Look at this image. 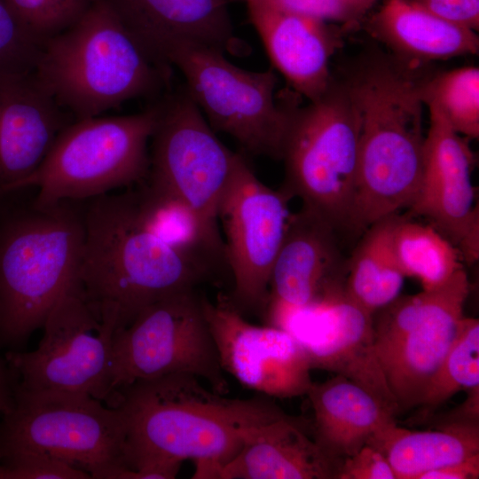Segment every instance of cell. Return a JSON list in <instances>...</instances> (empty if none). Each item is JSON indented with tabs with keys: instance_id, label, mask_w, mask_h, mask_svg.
I'll list each match as a JSON object with an SVG mask.
<instances>
[{
	"instance_id": "obj_35",
	"label": "cell",
	"mask_w": 479,
	"mask_h": 479,
	"mask_svg": "<svg viewBox=\"0 0 479 479\" xmlns=\"http://www.w3.org/2000/svg\"><path fill=\"white\" fill-rule=\"evenodd\" d=\"M336 479H397L385 455L365 444L355 453L343 459Z\"/></svg>"
},
{
	"instance_id": "obj_2",
	"label": "cell",
	"mask_w": 479,
	"mask_h": 479,
	"mask_svg": "<svg viewBox=\"0 0 479 479\" xmlns=\"http://www.w3.org/2000/svg\"><path fill=\"white\" fill-rule=\"evenodd\" d=\"M83 223L79 282L116 330L148 305L196 289L215 274V266L169 246L143 224L134 191L92 199Z\"/></svg>"
},
{
	"instance_id": "obj_36",
	"label": "cell",
	"mask_w": 479,
	"mask_h": 479,
	"mask_svg": "<svg viewBox=\"0 0 479 479\" xmlns=\"http://www.w3.org/2000/svg\"><path fill=\"white\" fill-rule=\"evenodd\" d=\"M437 17L475 32L479 29V0H415Z\"/></svg>"
},
{
	"instance_id": "obj_9",
	"label": "cell",
	"mask_w": 479,
	"mask_h": 479,
	"mask_svg": "<svg viewBox=\"0 0 479 479\" xmlns=\"http://www.w3.org/2000/svg\"><path fill=\"white\" fill-rule=\"evenodd\" d=\"M185 79V90L211 128L228 134L252 155L281 160L294 108L276 100L273 69L249 71L219 50L177 44L163 55Z\"/></svg>"
},
{
	"instance_id": "obj_12",
	"label": "cell",
	"mask_w": 479,
	"mask_h": 479,
	"mask_svg": "<svg viewBox=\"0 0 479 479\" xmlns=\"http://www.w3.org/2000/svg\"><path fill=\"white\" fill-rule=\"evenodd\" d=\"M176 373L192 374L220 394L228 392L196 289L148 305L113 337V394L136 381Z\"/></svg>"
},
{
	"instance_id": "obj_16",
	"label": "cell",
	"mask_w": 479,
	"mask_h": 479,
	"mask_svg": "<svg viewBox=\"0 0 479 479\" xmlns=\"http://www.w3.org/2000/svg\"><path fill=\"white\" fill-rule=\"evenodd\" d=\"M202 304L224 372L266 397L307 394L313 382L312 369L289 333L268 324L249 323L225 297L213 302L202 296Z\"/></svg>"
},
{
	"instance_id": "obj_1",
	"label": "cell",
	"mask_w": 479,
	"mask_h": 479,
	"mask_svg": "<svg viewBox=\"0 0 479 479\" xmlns=\"http://www.w3.org/2000/svg\"><path fill=\"white\" fill-rule=\"evenodd\" d=\"M122 417L124 466L106 479H133L145 468L195 462L193 478H212L263 425L286 412L267 397L231 398L176 373L138 380L106 403Z\"/></svg>"
},
{
	"instance_id": "obj_7",
	"label": "cell",
	"mask_w": 479,
	"mask_h": 479,
	"mask_svg": "<svg viewBox=\"0 0 479 479\" xmlns=\"http://www.w3.org/2000/svg\"><path fill=\"white\" fill-rule=\"evenodd\" d=\"M359 130L348 84L333 81L318 98L294 108L283 148L281 188L338 232H352Z\"/></svg>"
},
{
	"instance_id": "obj_17",
	"label": "cell",
	"mask_w": 479,
	"mask_h": 479,
	"mask_svg": "<svg viewBox=\"0 0 479 479\" xmlns=\"http://www.w3.org/2000/svg\"><path fill=\"white\" fill-rule=\"evenodd\" d=\"M423 168L417 198L408 212L426 218L459 249L468 263L478 260L479 212L471 174L474 154L466 137L428 106Z\"/></svg>"
},
{
	"instance_id": "obj_4",
	"label": "cell",
	"mask_w": 479,
	"mask_h": 479,
	"mask_svg": "<svg viewBox=\"0 0 479 479\" xmlns=\"http://www.w3.org/2000/svg\"><path fill=\"white\" fill-rule=\"evenodd\" d=\"M33 73L74 120L156 96L168 79V67L146 53L106 0L46 40Z\"/></svg>"
},
{
	"instance_id": "obj_22",
	"label": "cell",
	"mask_w": 479,
	"mask_h": 479,
	"mask_svg": "<svg viewBox=\"0 0 479 479\" xmlns=\"http://www.w3.org/2000/svg\"><path fill=\"white\" fill-rule=\"evenodd\" d=\"M339 465L287 413L261 427L212 478L336 479Z\"/></svg>"
},
{
	"instance_id": "obj_29",
	"label": "cell",
	"mask_w": 479,
	"mask_h": 479,
	"mask_svg": "<svg viewBox=\"0 0 479 479\" xmlns=\"http://www.w3.org/2000/svg\"><path fill=\"white\" fill-rule=\"evenodd\" d=\"M479 320L462 318L449 350L431 377L417 407L426 416L459 390L479 386Z\"/></svg>"
},
{
	"instance_id": "obj_14",
	"label": "cell",
	"mask_w": 479,
	"mask_h": 479,
	"mask_svg": "<svg viewBox=\"0 0 479 479\" xmlns=\"http://www.w3.org/2000/svg\"><path fill=\"white\" fill-rule=\"evenodd\" d=\"M293 199L281 187L261 182L238 153L234 169L218 208V222L225 235L224 256L233 279L225 297L241 314L263 316L271 270L283 243Z\"/></svg>"
},
{
	"instance_id": "obj_8",
	"label": "cell",
	"mask_w": 479,
	"mask_h": 479,
	"mask_svg": "<svg viewBox=\"0 0 479 479\" xmlns=\"http://www.w3.org/2000/svg\"><path fill=\"white\" fill-rule=\"evenodd\" d=\"M124 430L119 411L82 394L37 392L17 386L0 420V460L42 454L67 461L92 479L122 467Z\"/></svg>"
},
{
	"instance_id": "obj_24",
	"label": "cell",
	"mask_w": 479,
	"mask_h": 479,
	"mask_svg": "<svg viewBox=\"0 0 479 479\" xmlns=\"http://www.w3.org/2000/svg\"><path fill=\"white\" fill-rule=\"evenodd\" d=\"M372 28L411 65L475 54L479 49L476 32L445 21L415 0H386Z\"/></svg>"
},
{
	"instance_id": "obj_21",
	"label": "cell",
	"mask_w": 479,
	"mask_h": 479,
	"mask_svg": "<svg viewBox=\"0 0 479 479\" xmlns=\"http://www.w3.org/2000/svg\"><path fill=\"white\" fill-rule=\"evenodd\" d=\"M246 4L274 68L310 101L322 96L333 82L329 64L339 47L326 23L254 2Z\"/></svg>"
},
{
	"instance_id": "obj_10",
	"label": "cell",
	"mask_w": 479,
	"mask_h": 479,
	"mask_svg": "<svg viewBox=\"0 0 479 479\" xmlns=\"http://www.w3.org/2000/svg\"><path fill=\"white\" fill-rule=\"evenodd\" d=\"M156 101L159 114L143 183L185 203L209 244L225 260L218 208L238 153L217 138L185 87Z\"/></svg>"
},
{
	"instance_id": "obj_27",
	"label": "cell",
	"mask_w": 479,
	"mask_h": 479,
	"mask_svg": "<svg viewBox=\"0 0 479 479\" xmlns=\"http://www.w3.org/2000/svg\"><path fill=\"white\" fill-rule=\"evenodd\" d=\"M392 242L404 276L418 279L422 290L443 286L464 269L454 244L432 224L417 221L409 212L397 215Z\"/></svg>"
},
{
	"instance_id": "obj_15",
	"label": "cell",
	"mask_w": 479,
	"mask_h": 479,
	"mask_svg": "<svg viewBox=\"0 0 479 479\" xmlns=\"http://www.w3.org/2000/svg\"><path fill=\"white\" fill-rule=\"evenodd\" d=\"M263 317L294 338L311 369L344 376L399 412L376 355L373 315L347 296L343 284L310 305L271 310Z\"/></svg>"
},
{
	"instance_id": "obj_20",
	"label": "cell",
	"mask_w": 479,
	"mask_h": 479,
	"mask_svg": "<svg viewBox=\"0 0 479 479\" xmlns=\"http://www.w3.org/2000/svg\"><path fill=\"white\" fill-rule=\"evenodd\" d=\"M146 53L159 65L177 44L239 53L229 13L232 0H106Z\"/></svg>"
},
{
	"instance_id": "obj_3",
	"label": "cell",
	"mask_w": 479,
	"mask_h": 479,
	"mask_svg": "<svg viewBox=\"0 0 479 479\" xmlns=\"http://www.w3.org/2000/svg\"><path fill=\"white\" fill-rule=\"evenodd\" d=\"M360 120L352 231L363 232L407 210L421 183L423 102L419 82L389 63L366 68L348 83Z\"/></svg>"
},
{
	"instance_id": "obj_40",
	"label": "cell",
	"mask_w": 479,
	"mask_h": 479,
	"mask_svg": "<svg viewBox=\"0 0 479 479\" xmlns=\"http://www.w3.org/2000/svg\"><path fill=\"white\" fill-rule=\"evenodd\" d=\"M4 195H5V194L3 192L2 189L0 188V197H2Z\"/></svg>"
},
{
	"instance_id": "obj_18",
	"label": "cell",
	"mask_w": 479,
	"mask_h": 479,
	"mask_svg": "<svg viewBox=\"0 0 479 479\" xmlns=\"http://www.w3.org/2000/svg\"><path fill=\"white\" fill-rule=\"evenodd\" d=\"M74 119L42 87L33 72L0 75V187L18 191Z\"/></svg>"
},
{
	"instance_id": "obj_19",
	"label": "cell",
	"mask_w": 479,
	"mask_h": 479,
	"mask_svg": "<svg viewBox=\"0 0 479 479\" xmlns=\"http://www.w3.org/2000/svg\"><path fill=\"white\" fill-rule=\"evenodd\" d=\"M337 234L333 226L302 208L291 214L271 270L264 313L305 307L344 283L348 260Z\"/></svg>"
},
{
	"instance_id": "obj_38",
	"label": "cell",
	"mask_w": 479,
	"mask_h": 479,
	"mask_svg": "<svg viewBox=\"0 0 479 479\" xmlns=\"http://www.w3.org/2000/svg\"><path fill=\"white\" fill-rule=\"evenodd\" d=\"M466 399L448 414H444L440 424L459 423L479 425V386L467 390Z\"/></svg>"
},
{
	"instance_id": "obj_30",
	"label": "cell",
	"mask_w": 479,
	"mask_h": 479,
	"mask_svg": "<svg viewBox=\"0 0 479 479\" xmlns=\"http://www.w3.org/2000/svg\"><path fill=\"white\" fill-rule=\"evenodd\" d=\"M425 106L436 107L466 138L479 137V69L464 67L419 82Z\"/></svg>"
},
{
	"instance_id": "obj_39",
	"label": "cell",
	"mask_w": 479,
	"mask_h": 479,
	"mask_svg": "<svg viewBox=\"0 0 479 479\" xmlns=\"http://www.w3.org/2000/svg\"><path fill=\"white\" fill-rule=\"evenodd\" d=\"M18 377L5 357H0V414L9 412L14 404Z\"/></svg>"
},
{
	"instance_id": "obj_28",
	"label": "cell",
	"mask_w": 479,
	"mask_h": 479,
	"mask_svg": "<svg viewBox=\"0 0 479 479\" xmlns=\"http://www.w3.org/2000/svg\"><path fill=\"white\" fill-rule=\"evenodd\" d=\"M135 192L143 224L169 246L200 258L216 268L225 264L209 244L194 213L181 200L145 183Z\"/></svg>"
},
{
	"instance_id": "obj_6",
	"label": "cell",
	"mask_w": 479,
	"mask_h": 479,
	"mask_svg": "<svg viewBox=\"0 0 479 479\" xmlns=\"http://www.w3.org/2000/svg\"><path fill=\"white\" fill-rule=\"evenodd\" d=\"M158 114L155 101L133 114L73 120L19 189L35 188L32 205L47 207L140 185L148 175Z\"/></svg>"
},
{
	"instance_id": "obj_34",
	"label": "cell",
	"mask_w": 479,
	"mask_h": 479,
	"mask_svg": "<svg viewBox=\"0 0 479 479\" xmlns=\"http://www.w3.org/2000/svg\"><path fill=\"white\" fill-rule=\"evenodd\" d=\"M0 479H91L67 461L42 454H25L0 460Z\"/></svg>"
},
{
	"instance_id": "obj_13",
	"label": "cell",
	"mask_w": 479,
	"mask_h": 479,
	"mask_svg": "<svg viewBox=\"0 0 479 479\" xmlns=\"http://www.w3.org/2000/svg\"><path fill=\"white\" fill-rule=\"evenodd\" d=\"M32 351H6L20 389L82 394L104 403L112 389L114 325L85 297L78 281L48 314Z\"/></svg>"
},
{
	"instance_id": "obj_25",
	"label": "cell",
	"mask_w": 479,
	"mask_h": 479,
	"mask_svg": "<svg viewBox=\"0 0 479 479\" xmlns=\"http://www.w3.org/2000/svg\"><path fill=\"white\" fill-rule=\"evenodd\" d=\"M367 444L380 450L397 479L424 473L479 454V425L443 423L436 429L412 430L393 423Z\"/></svg>"
},
{
	"instance_id": "obj_31",
	"label": "cell",
	"mask_w": 479,
	"mask_h": 479,
	"mask_svg": "<svg viewBox=\"0 0 479 479\" xmlns=\"http://www.w3.org/2000/svg\"><path fill=\"white\" fill-rule=\"evenodd\" d=\"M19 20L42 45L74 24L95 0H7Z\"/></svg>"
},
{
	"instance_id": "obj_37",
	"label": "cell",
	"mask_w": 479,
	"mask_h": 479,
	"mask_svg": "<svg viewBox=\"0 0 479 479\" xmlns=\"http://www.w3.org/2000/svg\"><path fill=\"white\" fill-rule=\"evenodd\" d=\"M479 454L421 475L419 479H477Z\"/></svg>"
},
{
	"instance_id": "obj_26",
	"label": "cell",
	"mask_w": 479,
	"mask_h": 479,
	"mask_svg": "<svg viewBox=\"0 0 479 479\" xmlns=\"http://www.w3.org/2000/svg\"><path fill=\"white\" fill-rule=\"evenodd\" d=\"M397 215L365 230L347 263L345 293L373 315L400 295L406 278L393 248Z\"/></svg>"
},
{
	"instance_id": "obj_5",
	"label": "cell",
	"mask_w": 479,
	"mask_h": 479,
	"mask_svg": "<svg viewBox=\"0 0 479 479\" xmlns=\"http://www.w3.org/2000/svg\"><path fill=\"white\" fill-rule=\"evenodd\" d=\"M75 202L0 217V349L22 350L79 281L84 212Z\"/></svg>"
},
{
	"instance_id": "obj_23",
	"label": "cell",
	"mask_w": 479,
	"mask_h": 479,
	"mask_svg": "<svg viewBox=\"0 0 479 479\" xmlns=\"http://www.w3.org/2000/svg\"><path fill=\"white\" fill-rule=\"evenodd\" d=\"M306 396L314 416L312 436L339 466L373 436L397 422L393 408L342 375L312 382Z\"/></svg>"
},
{
	"instance_id": "obj_11",
	"label": "cell",
	"mask_w": 479,
	"mask_h": 479,
	"mask_svg": "<svg viewBox=\"0 0 479 479\" xmlns=\"http://www.w3.org/2000/svg\"><path fill=\"white\" fill-rule=\"evenodd\" d=\"M465 269L443 286L399 295L373 316L374 346L398 411L417 407L464 318Z\"/></svg>"
},
{
	"instance_id": "obj_32",
	"label": "cell",
	"mask_w": 479,
	"mask_h": 479,
	"mask_svg": "<svg viewBox=\"0 0 479 479\" xmlns=\"http://www.w3.org/2000/svg\"><path fill=\"white\" fill-rule=\"evenodd\" d=\"M42 44L25 29L7 0H0V75L34 71Z\"/></svg>"
},
{
	"instance_id": "obj_33",
	"label": "cell",
	"mask_w": 479,
	"mask_h": 479,
	"mask_svg": "<svg viewBox=\"0 0 479 479\" xmlns=\"http://www.w3.org/2000/svg\"><path fill=\"white\" fill-rule=\"evenodd\" d=\"M323 22H350L364 16L379 0H245Z\"/></svg>"
}]
</instances>
